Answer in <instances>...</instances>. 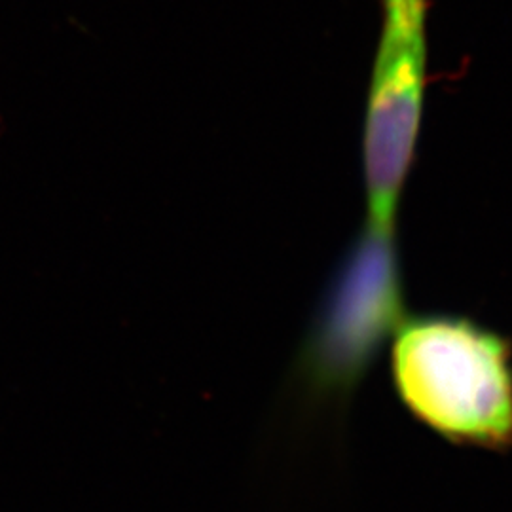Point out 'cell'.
<instances>
[{
    "instance_id": "2",
    "label": "cell",
    "mask_w": 512,
    "mask_h": 512,
    "mask_svg": "<svg viewBox=\"0 0 512 512\" xmlns=\"http://www.w3.org/2000/svg\"><path fill=\"white\" fill-rule=\"evenodd\" d=\"M403 272L395 224L366 219L330 279L296 361L317 399L353 393L403 321Z\"/></svg>"
},
{
    "instance_id": "3",
    "label": "cell",
    "mask_w": 512,
    "mask_h": 512,
    "mask_svg": "<svg viewBox=\"0 0 512 512\" xmlns=\"http://www.w3.org/2000/svg\"><path fill=\"white\" fill-rule=\"evenodd\" d=\"M382 31L363 126L366 219L395 224L416 158L427 76L431 0H380Z\"/></svg>"
},
{
    "instance_id": "1",
    "label": "cell",
    "mask_w": 512,
    "mask_h": 512,
    "mask_svg": "<svg viewBox=\"0 0 512 512\" xmlns=\"http://www.w3.org/2000/svg\"><path fill=\"white\" fill-rule=\"evenodd\" d=\"M391 380L404 408L467 448H512V348L458 315L403 319L391 346Z\"/></svg>"
}]
</instances>
